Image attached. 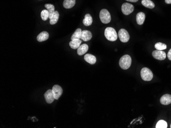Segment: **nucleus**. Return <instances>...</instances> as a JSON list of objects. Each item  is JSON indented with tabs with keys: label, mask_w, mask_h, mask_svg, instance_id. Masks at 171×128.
<instances>
[{
	"label": "nucleus",
	"mask_w": 171,
	"mask_h": 128,
	"mask_svg": "<svg viewBox=\"0 0 171 128\" xmlns=\"http://www.w3.org/2000/svg\"><path fill=\"white\" fill-rule=\"evenodd\" d=\"M105 36L108 40L111 41H115L117 39V34L115 30L112 27H108L105 29Z\"/></svg>",
	"instance_id": "1"
},
{
	"label": "nucleus",
	"mask_w": 171,
	"mask_h": 128,
	"mask_svg": "<svg viewBox=\"0 0 171 128\" xmlns=\"http://www.w3.org/2000/svg\"><path fill=\"white\" fill-rule=\"evenodd\" d=\"M132 63V59L128 55H123L120 59L119 64L120 68L123 70H127L130 67Z\"/></svg>",
	"instance_id": "2"
},
{
	"label": "nucleus",
	"mask_w": 171,
	"mask_h": 128,
	"mask_svg": "<svg viewBox=\"0 0 171 128\" xmlns=\"http://www.w3.org/2000/svg\"><path fill=\"white\" fill-rule=\"evenodd\" d=\"M140 75L142 79L145 81L152 80L153 78V74L151 70L147 68H142L140 71Z\"/></svg>",
	"instance_id": "3"
},
{
	"label": "nucleus",
	"mask_w": 171,
	"mask_h": 128,
	"mask_svg": "<svg viewBox=\"0 0 171 128\" xmlns=\"http://www.w3.org/2000/svg\"><path fill=\"white\" fill-rule=\"evenodd\" d=\"M99 18L101 22L103 24H108L110 22L111 15L110 12L107 9H103L101 10L99 13Z\"/></svg>",
	"instance_id": "4"
},
{
	"label": "nucleus",
	"mask_w": 171,
	"mask_h": 128,
	"mask_svg": "<svg viewBox=\"0 0 171 128\" xmlns=\"http://www.w3.org/2000/svg\"><path fill=\"white\" fill-rule=\"evenodd\" d=\"M134 10V7L132 4H130L128 3H125L122 5V12L125 15H130L131 13H132Z\"/></svg>",
	"instance_id": "5"
},
{
	"label": "nucleus",
	"mask_w": 171,
	"mask_h": 128,
	"mask_svg": "<svg viewBox=\"0 0 171 128\" xmlns=\"http://www.w3.org/2000/svg\"><path fill=\"white\" fill-rule=\"evenodd\" d=\"M118 37L122 42H127L130 39V35L128 31L124 29H121L118 32Z\"/></svg>",
	"instance_id": "6"
},
{
	"label": "nucleus",
	"mask_w": 171,
	"mask_h": 128,
	"mask_svg": "<svg viewBox=\"0 0 171 128\" xmlns=\"http://www.w3.org/2000/svg\"><path fill=\"white\" fill-rule=\"evenodd\" d=\"M153 57L156 59L159 60H164L166 58V54L163 51H159V50H155L152 53Z\"/></svg>",
	"instance_id": "7"
},
{
	"label": "nucleus",
	"mask_w": 171,
	"mask_h": 128,
	"mask_svg": "<svg viewBox=\"0 0 171 128\" xmlns=\"http://www.w3.org/2000/svg\"><path fill=\"white\" fill-rule=\"evenodd\" d=\"M52 90L55 97V100H58L59 97H61V95L63 93L62 88L58 85H54L52 87Z\"/></svg>",
	"instance_id": "8"
},
{
	"label": "nucleus",
	"mask_w": 171,
	"mask_h": 128,
	"mask_svg": "<svg viewBox=\"0 0 171 128\" xmlns=\"http://www.w3.org/2000/svg\"><path fill=\"white\" fill-rule=\"evenodd\" d=\"M44 97L45 98L46 102L48 104H51L53 102L55 97L54 95V93L52 92V90L51 89H49L44 93Z\"/></svg>",
	"instance_id": "9"
},
{
	"label": "nucleus",
	"mask_w": 171,
	"mask_h": 128,
	"mask_svg": "<svg viewBox=\"0 0 171 128\" xmlns=\"http://www.w3.org/2000/svg\"><path fill=\"white\" fill-rule=\"evenodd\" d=\"M92 33L90 31L88 30H83L81 32V39L84 41H88L92 39Z\"/></svg>",
	"instance_id": "10"
},
{
	"label": "nucleus",
	"mask_w": 171,
	"mask_h": 128,
	"mask_svg": "<svg viewBox=\"0 0 171 128\" xmlns=\"http://www.w3.org/2000/svg\"><path fill=\"white\" fill-rule=\"evenodd\" d=\"M160 102L161 104L164 105H167L171 103V95L166 94L163 95L160 98Z\"/></svg>",
	"instance_id": "11"
},
{
	"label": "nucleus",
	"mask_w": 171,
	"mask_h": 128,
	"mask_svg": "<svg viewBox=\"0 0 171 128\" xmlns=\"http://www.w3.org/2000/svg\"><path fill=\"white\" fill-rule=\"evenodd\" d=\"M49 39V33L46 31H43L40 33L37 36V40L39 42L44 41Z\"/></svg>",
	"instance_id": "12"
},
{
	"label": "nucleus",
	"mask_w": 171,
	"mask_h": 128,
	"mask_svg": "<svg viewBox=\"0 0 171 128\" xmlns=\"http://www.w3.org/2000/svg\"><path fill=\"white\" fill-rule=\"evenodd\" d=\"M84 59L87 62L89 63V64H94L96 62V58L94 55H91L90 54H86L84 57Z\"/></svg>",
	"instance_id": "13"
},
{
	"label": "nucleus",
	"mask_w": 171,
	"mask_h": 128,
	"mask_svg": "<svg viewBox=\"0 0 171 128\" xmlns=\"http://www.w3.org/2000/svg\"><path fill=\"white\" fill-rule=\"evenodd\" d=\"M145 15L144 12H139L136 15V22L139 25H142L144 24L145 20Z\"/></svg>",
	"instance_id": "14"
},
{
	"label": "nucleus",
	"mask_w": 171,
	"mask_h": 128,
	"mask_svg": "<svg viewBox=\"0 0 171 128\" xmlns=\"http://www.w3.org/2000/svg\"><path fill=\"white\" fill-rule=\"evenodd\" d=\"M89 47L87 44H83L79 46V48L77 49V53L79 56L85 54L88 51Z\"/></svg>",
	"instance_id": "15"
},
{
	"label": "nucleus",
	"mask_w": 171,
	"mask_h": 128,
	"mask_svg": "<svg viewBox=\"0 0 171 128\" xmlns=\"http://www.w3.org/2000/svg\"><path fill=\"white\" fill-rule=\"evenodd\" d=\"M81 39H74L69 42V46L73 49H77L81 45Z\"/></svg>",
	"instance_id": "16"
},
{
	"label": "nucleus",
	"mask_w": 171,
	"mask_h": 128,
	"mask_svg": "<svg viewBox=\"0 0 171 128\" xmlns=\"http://www.w3.org/2000/svg\"><path fill=\"white\" fill-rule=\"evenodd\" d=\"M76 4V0H65L63 2V6L66 9H70Z\"/></svg>",
	"instance_id": "17"
},
{
	"label": "nucleus",
	"mask_w": 171,
	"mask_h": 128,
	"mask_svg": "<svg viewBox=\"0 0 171 128\" xmlns=\"http://www.w3.org/2000/svg\"><path fill=\"white\" fill-rule=\"evenodd\" d=\"M45 7L48 10V12H49V18L50 19L53 16V15L55 12L54 6L52 4H46L45 5Z\"/></svg>",
	"instance_id": "18"
},
{
	"label": "nucleus",
	"mask_w": 171,
	"mask_h": 128,
	"mask_svg": "<svg viewBox=\"0 0 171 128\" xmlns=\"http://www.w3.org/2000/svg\"><path fill=\"white\" fill-rule=\"evenodd\" d=\"M93 22V19L90 14L85 15V18L83 20V24L86 26H89L91 25Z\"/></svg>",
	"instance_id": "19"
},
{
	"label": "nucleus",
	"mask_w": 171,
	"mask_h": 128,
	"mask_svg": "<svg viewBox=\"0 0 171 128\" xmlns=\"http://www.w3.org/2000/svg\"><path fill=\"white\" fill-rule=\"evenodd\" d=\"M142 4L145 7L150 9H153L155 7V4L151 0H142Z\"/></svg>",
	"instance_id": "20"
},
{
	"label": "nucleus",
	"mask_w": 171,
	"mask_h": 128,
	"mask_svg": "<svg viewBox=\"0 0 171 128\" xmlns=\"http://www.w3.org/2000/svg\"><path fill=\"white\" fill-rule=\"evenodd\" d=\"M81 29L79 28L76 30V31L74 32V33L73 34L72 36L71 37V40H74V39H81Z\"/></svg>",
	"instance_id": "21"
},
{
	"label": "nucleus",
	"mask_w": 171,
	"mask_h": 128,
	"mask_svg": "<svg viewBox=\"0 0 171 128\" xmlns=\"http://www.w3.org/2000/svg\"><path fill=\"white\" fill-rule=\"evenodd\" d=\"M59 13L57 11H55L54 13L53 16L50 19V24L53 25L54 24H57V21L59 20Z\"/></svg>",
	"instance_id": "22"
},
{
	"label": "nucleus",
	"mask_w": 171,
	"mask_h": 128,
	"mask_svg": "<svg viewBox=\"0 0 171 128\" xmlns=\"http://www.w3.org/2000/svg\"><path fill=\"white\" fill-rule=\"evenodd\" d=\"M155 48L157 50L163 51L164 49H166L167 48V46L165 44L162 42H157L155 44Z\"/></svg>",
	"instance_id": "23"
},
{
	"label": "nucleus",
	"mask_w": 171,
	"mask_h": 128,
	"mask_svg": "<svg viewBox=\"0 0 171 128\" xmlns=\"http://www.w3.org/2000/svg\"><path fill=\"white\" fill-rule=\"evenodd\" d=\"M167 123L164 120L158 121V123H157L156 125V128H167Z\"/></svg>",
	"instance_id": "24"
},
{
	"label": "nucleus",
	"mask_w": 171,
	"mask_h": 128,
	"mask_svg": "<svg viewBox=\"0 0 171 128\" xmlns=\"http://www.w3.org/2000/svg\"><path fill=\"white\" fill-rule=\"evenodd\" d=\"M41 17L43 20H44V21L47 20L49 18V12H48V10L47 9H44L42 11L41 13Z\"/></svg>",
	"instance_id": "25"
},
{
	"label": "nucleus",
	"mask_w": 171,
	"mask_h": 128,
	"mask_svg": "<svg viewBox=\"0 0 171 128\" xmlns=\"http://www.w3.org/2000/svg\"><path fill=\"white\" fill-rule=\"evenodd\" d=\"M167 58H169L170 60H171V49H170L169 51L167 53Z\"/></svg>",
	"instance_id": "26"
},
{
	"label": "nucleus",
	"mask_w": 171,
	"mask_h": 128,
	"mask_svg": "<svg viewBox=\"0 0 171 128\" xmlns=\"http://www.w3.org/2000/svg\"><path fill=\"white\" fill-rule=\"evenodd\" d=\"M165 2L167 4H171V0H165Z\"/></svg>",
	"instance_id": "27"
},
{
	"label": "nucleus",
	"mask_w": 171,
	"mask_h": 128,
	"mask_svg": "<svg viewBox=\"0 0 171 128\" xmlns=\"http://www.w3.org/2000/svg\"><path fill=\"white\" fill-rule=\"evenodd\" d=\"M127 1H129V2H136L138 1V0H126Z\"/></svg>",
	"instance_id": "28"
},
{
	"label": "nucleus",
	"mask_w": 171,
	"mask_h": 128,
	"mask_svg": "<svg viewBox=\"0 0 171 128\" xmlns=\"http://www.w3.org/2000/svg\"></svg>",
	"instance_id": "29"
}]
</instances>
